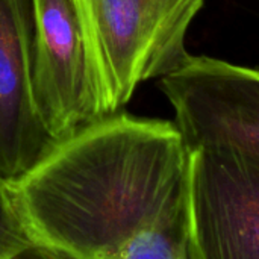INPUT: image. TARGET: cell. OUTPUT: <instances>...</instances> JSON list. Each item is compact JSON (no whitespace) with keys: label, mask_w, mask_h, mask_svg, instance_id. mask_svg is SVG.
<instances>
[{"label":"cell","mask_w":259,"mask_h":259,"mask_svg":"<svg viewBox=\"0 0 259 259\" xmlns=\"http://www.w3.org/2000/svg\"><path fill=\"white\" fill-rule=\"evenodd\" d=\"M3 185L32 243L76 259H188L190 149L176 123L103 117Z\"/></svg>","instance_id":"obj_1"},{"label":"cell","mask_w":259,"mask_h":259,"mask_svg":"<svg viewBox=\"0 0 259 259\" xmlns=\"http://www.w3.org/2000/svg\"><path fill=\"white\" fill-rule=\"evenodd\" d=\"M90 33L106 114L138 87L179 70L191 53L187 33L205 0H79Z\"/></svg>","instance_id":"obj_2"},{"label":"cell","mask_w":259,"mask_h":259,"mask_svg":"<svg viewBox=\"0 0 259 259\" xmlns=\"http://www.w3.org/2000/svg\"><path fill=\"white\" fill-rule=\"evenodd\" d=\"M33 74L39 112L59 141L108 117L79 0H30Z\"/></svg>","instance_id":"obj_3"},{"label":"cell","mask_w":259,"mask_h":259,"mask_svg":"<svg viewBox=\"0 0 259 259\" xmlns=\"http://www.w3.org/2000/svg\"><path fill=\"white\" fill-rule=\"evenodd\" d=\"M190 150L229 149L259 162V70L191 55L159 79Z\"/></svg>","instance_id":"obj_4"},{"label":"cell","mask_w":259,"mask_h":259,"mask_svg":"<svg viewBox=\"0 0 259 259\" xmlns=\"http://www.w3.org/2000/svg\"><path fill=\"white\" fill-rule=\"evenodd\" d=\"M188 259H259V162L222 147L190 150Z\"/></svg>","instance_id":"obj_5"},{"label":"cell","mask_w":259,"mask_h":259,"mask_svg":"<svg viewBox=\"0 0 259 259\" xmlns=\"http://www.w3.org/2000/svg\"><path fill=\"white\" fill-rule=\"evenodd\" d=\"M55 144L36 100L30 0H0V182L24 175Z\"/></svg>","instance_id":"obj_6"},{"label":"cell","mask_w":259,"mask_h":259,"mask_svg":"<svg viewBox=\"0 0 259 259\" xmlns=\"http://www.w3.org/2000/svg\"><path fill=\"white\" fill-rule=\"evenodd\" d=\"M30 243L8 200L5 185L0 182V259H11Z\"/></svg>","instance_id":"obj_7"},{"label":"cell","mask_w":259,"mask_h":259,"mask_svg":"<svg viewBox=\"0 0 259 259\" xmlns=\"http://www.w3.org/2000/svg\"><path fill=\"white\" fill-rule=\"evenodd\" d=\"M11 259H76L71 255L36 243H30L27 247L17 252Z\"/></svg>","instance_id":"obj_8"}]
</instances>
